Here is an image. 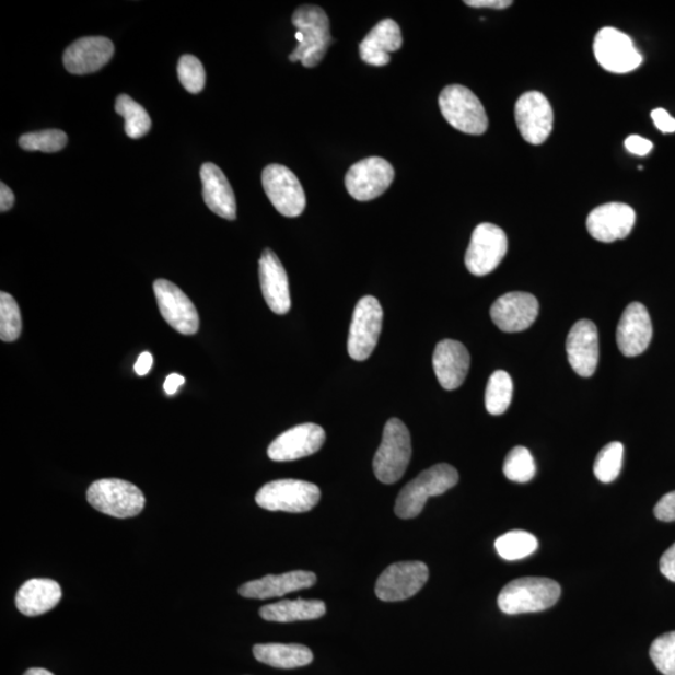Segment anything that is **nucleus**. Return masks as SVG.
Masks as SVG:
<instances>
[{"label": "nucleus", "instance_id": "24", "mask_svg": "<svg viewBox=\"0 0 675 675\" xmlns=\"http://www.w3.org/2000/svg\"><path fill=\"white\" fill-rule=\"evenodd\" d=\"M317 582V575L306 571H294L279 575H266L260 580L245 583L240 589L242 597L251 600H269L311 589Z\"/></svg>", "mask_w": 675, "mask_h": 675}, {"label": "nucleus", "instance_id": "31", "mask_svg": "<svg viewBox=\"0 0 675 675\" xmlns=\"http://www.w3.org/2000/svg\"><path fill=\"white\" fill-rule=\"evenodd\" d=\"M116 112L125 118V130L129 138H142L151 130L152 120L148 112L142 105L131 100L129 95L120 94L118 96Z\"/></svg>", "mask_w": 675, "mask_h": 675}, {"label": "nucleus", "instance_id": "8", "mask_svg": "<svg viewBox=\"0 0 675 675\" xmlns=\"http://www.w3.org/2000/svg\"><path fill=\"white\" fill-rule=\"evenodd\" d=\"M383 327V310L376 298L365 295L356 305L348 338V353L354 361L363 362L379 345Z\"/></svg>", "mask_w": 675, "mask_h": 675}, {"label": "nucleus", "instance_id": "33", "mask_svg": "<svg viewBox=\"0 0 675 675\" xmlns=\"http://www.w3.org/2000/svg\"><path fill=\"white\" fill-rule=\"evenodd\" d=\"M503 473L507 479L515 481V484H528L536 476V462L525 446H515L507 455Z\"/></svg>", "mask_w": 675, "mask_h": 675}, {"label": "nucleus", "instance_id": "14", "mask_svg": "<svg viewBox=\"0 0 675 675\" xmlns=\"http://www.w3.org/2000/svg\"><path fill=\"white\" fill-rule=\"evenodd\" d=\"M163 319L183 336H193L199 329L196 305L170 280L158 279L153 286Z\"/></svg>", "mask_w": 675, "mask_h": 675}, {"label": "nucleus", "instance_id": "36", "mask_svg": "<svg viewBox=\"0 0 675 675\" xmlns=\"http://www.w3.org/2000/svg\"><path fill=\"white\" fill-rule=\"evenodd\" d=\"M22 314L11 294L0 293V339L14 341L21 337Z\"/></svg>", "mask_w": 675, "mask_h": 675}, {"label": "nucleus", "instance_id": "19", "mask_svg": "<svg viewBox=\"0 0 675 675\" xmlns=\"http://www.w3.org/2000/svg\"><path fill=\"white\" fill-rule=\"evenodd\" d=\"M636 212L625 203L603 205L592 210L586 219V230L594 240L613 243L625 240L632 232Z\"/></svg>", "mask_w": 675, "mask_h": 675}, {"label": "nucleus", "instance_id": "28", "mask_svg": "<svg viewBox=\"0 0 675 675\" xmlns=\"http://www.w3.org/2000/svg\"><path fill=\"white\" fill-rule=\"evenodd\" d=\"M253 654L258 662L278 670L301 668L313 662L310 648L301 644H257Z\"/></svg>", "mask_w": 675, "mask_h": 675}, {"label": "nucleus", "instance_id": "43", "mask_svg": "<svg viewBox=\"0 0 675 675\" xmlns=\"http://www.w3.org/2000/svg\"><path fill=\"white\" fill-rule=\"evenodd\" d=\"M464 3L472 8L490 9H505L513 4L512 0H466Z\"/></svg>", "mask_w": 675, "mask_h": 675}, {"label": "nucleus", "instance_id": "21", "mask_svg": "<svg viewBox=\"0 0 675 675\" xmlns=\"http://www.w3.org/2000/svg\"><path fill=\"white\" fill-rule=\"evenodd\" d=\"M259 280L263 296L271 312L284 315L291 311L287 271L274 251L266 249L259 259Z\"/></svg>", "mask_w": 675, "mask_h": 675}, {"label": "nucleus", "instance_id": "37", "mask_svg": "<svg viewBox=\"0 0 675 675\" xmlns=\"http://www.w3.org/2000/svg\"><path fill=\"white\" fill-rule=\"evenodd\" d=\"M178 77L182 85L191 94L203 91L206 85V70L195 56L186 55L179 59Z\"/></svg>", "mask_w": 675, "mask_h": 675}, {"label": "nucleus", "instance_id": "7", "mask_svg": "<svg viewBox=\"0 0 675 675\" xmlns=\"http://www.w3.org/2000/svg\"><path fill=\"white\" fill-rule=\"evenodd\" d=\"M321 501V489L310 481L279 479L263 486L256 496L257 504L270 512L305 513Z\"/></svg>", "mask_w": 675, "mask_h": 675}, {"label": "nucleus", "instance_id": "4", "mask_svg": "<svg viewBox=\"0 0 675 675\" xmlns=\"http://www.w3.org/2000/svg\"><path fill=\"white\" fill-rule=\"evenodd\" d=\"M411 440L408 428L400 419L392 418L384 427L382 443L373 461L376 479L384 485L396 484L409 466Z\"/></svg>", "mask_w": 675, "mask_h": 675}, {"label": "nucleus", "instance_id": "41", "mask_svg": "<svg viewBox=\"0 0 675 675\" xmlns=\"http://www.w3.org/2000/svg\"><path fill=\"white\" fill-rule=\"evenodd\" d=\"M652 119L656 128H659L662 133L670 135L675 131V119L671 116V114L663 109H654L651 114Z\"/></svg>", "mask_w": 675, "mask_h": 675}, {"label": "nucleus", "instance_id": "12", "mask_svg": "<svg viewBox=\"0 0 675 675\" xmlns=\"http://www.w3.org/2000/svg\"><path fill=\"white\" fill-rule=\"evenodd\" d=\"M429 578L426 563L399 562L389 566L375 584V594L383 602H401L414 597L423 589Z\"/></svg>", "mask_w": 675, "mask_h": 675}, {"label": "nucleus", "instance_id": "47", "mask_svg": "<svg viewBox=\"0 0 675 675\" xmlns=\"http://www.w3.org/2000/svg\"><path fill=\"white\" fill-rule=\"evenodd\" d=\"M23 675H55L51 672L43 668H31L26 671Z\"/></svg>", "mask_w": 675, "mask_h": 675}, {"label": "nucleus", "instance_id": "32", "mask_svg": "<svg viewBox=\"0 0 675 675\" xmlns=\"http://www.w3.org/2000/svg\"><path fill=\"white\" fill-rule=\"evenodd\" d=\"M538 548V540L524 531H512L496 540L497 554L505 560L527 558Z\"/></svg>", "mask_w": 675, "mask_h": 675}, {"label": "nucleus", "instance_id": "27", "mask_svg": "<svg viewBox=\"0 0 675 675\" xmlns=\"http://www.w3.org/2000/svg\"><path fill=\"white\" fill-rule=\"evenodd\" d=\"M60 600L61 589L56 581L34 578L18 591L15 604L22 615L37 617L55 608Z\"/></svg>", "mask_w": 675, "mask_h": 675}, {"label": "nucleus", "instance_id": "29", "mask_svg": "<svg viewBox=\"0 0 675 675\" xmlns=\"http://www.w3.org/2000/svg\"><path fill=\"white\" fill-rule=\"evenodd\" d=\"M327 607L318 600L280 601L261 607L259 616L267 621L292 624V621L313 620L326 615Z\"/></svg>", "mask_w": 675, "mask_h": 675}, {"label": "nucleus", "instance_id": "6", "mask_svg": "<svg viewBox=\"0 0 675 675\" xmlns=\"http://www.w3.org/2000/svg\"><path fill=\"white\" fill-rule=\"evenodd\" d=\"M440 108L444 119L463 133L481 136L488 129L484 104L467 86L459 84L445 86L440 95Z\"/></svg>", "mask_w": 675, "mask_h": 675}, {"label": "nucleus", "instance_id": "38", "mask_svg": "<svg viewBox=\"0 0 675 675\" xmlns=\"http://www.w3.org/2000/svg\"><path fill=\"white\" fill-rule=\"evenodd\" d=\"M650 654L656 670L664 675H675V632L656 638Z\"/></svg>", "mask_w": 675, "mask_h": 675}, {"label": "nucleus", "instance_id": "17", "mask_svg": "<svg viewBox=\"0 0 675 675\" xmlns=\"http://www.w3.org/2000/svg\"><path fill=\"white\" fill-rule=\"evenodd\" d=\"M538 313L537 298L524 292L499 296L490 309V317L496 326L505 333H519L531 328Z\"/></svg>", "mask_w": 675, "mask_h": 675}, {"label": "nucleus", "instance_id": "22", "mask_svg": "<svg viewBox=\"0 0 675 675\" xmlns=\"http://www.w3.org/2000/svg\"><path fill=\"white\" fill-rule=\"evenodd\" d=\"M470 365L468 349L458 340L444 339L437 345L433 368L445 391L458 389L466 381Z\"/></svg>", "mask_w": 675, "mask_h": 675}, {"label": "nucleus", "instance_id": "15", "mask_svg": "<svg viewBox=\"0 0 675 675\" xmlns=\"http://www.w3.org/2000/svg\"><path fill=\"white\" fill-rule=\"evenodd\" d=\"M515 120L525 142L539 146L554 129V109L542 93H524L515 104Z\"/></svg>", "mask_w": 675, "mask_h": 675}, {"label": "nucleus", "instance_id": "34", "mask_svg": "<svg viewBox=\"0 0 675 675\" xmlns=\"http://www.w3.org/2000/svg\"><path fill=\"white\" fill-rule=\"evenodd\" d=\"M624 454L625 446L619 442H612L600 452L594 463V475L602 484H612L618 478Z\"/></svg>", "mask_w": 675, "mask_h": 675}, {"label": "nucleus", "instance_id": "3", "mask_svg": "<svg viewBox=\"0 0 675 675\" xmlns=\"http://www.w3.org/2000/svg\"><path fill=\"white\" fill-rule=\"evenodd\" d=\"M560 593V585L550 578H520L507 584L499 593L498 606L511 616L543 612L555 606Z\"/></svg>", "mask_w": 675, "mask_h": 675}, {"label": "nucleus", "instance_id": "2", "mask_svg": "<svg viewBox=\"0 0 675 675\" xmlns=\"http://www.w3.org/2000/svg\"><path fill=\"white\" fill-rule=\"evenodd\" d=\"M459 475L457 469L450 464H437L409 481L401 489L396 502L394 512L401 520L416 519L424 510L429 498L442 496L457 486Z\"/></svg>", "mask_w": 675, "mask_h": 675}, {"label": "nucleus", "instance_id": "35", "mask_svg": "<svg viewBox=\"0 0 675 675\" xmlns=\"http://www.w3.org/2000/svg\"><path fill=\"white\" fill-rule=\"evenodd\" d=\"M67 142L68 137L63 130L47 129L23 135L18 143H20L24 151L56 153L61 151L67 146Z\"/></svg>", "mask_w": 675, "mask_h": 675}, {"label": "nucleus", "instance_id": "20", "mask_svg": "<svg viewBox=\"0 0 675 675\" xmlns=\"http://www.w3.org/2000/svg\"><path fill=\"white\" fill-rule=\"evenodd\" d=\"M653 337L651 315L642 303L629 304L618 324L617 345L621 354L638 357L650 347Z\"/></svg>", "mask_w": 675, "mask_h": 675}, {"label": "nucleus", "instance_id": "13", "mask_svg": "<svg viewBox=\"0 0 675 675\" xmlns=\"http://www.w3.org/2000/svg\"><path fill=\"white\" fill-rule=\"evenodd\" d=\"M393 166L380 156L365 158L350 166L346 175V188L359 201L379 198L394 181Z\"/></svg>", "mask_w": 675, "mask_h": 675}, {"label": "nucleus", "instance_id": "44", "mask_svg": "<svg viewBox=\"0 0 675 675\" xmlns=\"http://www.w3.org/2000/svg\"><path fill=\"white\" fill-rule=\"evenodd\" d=\"M153 357L151 353L144 352L139 356L135 365V371L139 376L147 375L152 370Z\"/></svg>", "mask_w": 675, "mask_h": 675}, {"label": "nucleus", "instance_id": "18", "mask_svg": "<svg viewBox=\"0 0 675 675\" xmlns=\"http://www.w3.org/2000/svg\"><path fill=\"white\" fill-rule=\"evenodd\" d=\"M568 362L573 371L590 379L600 362V337L595 324L589 319L577 322L567 338Z\"/></svg>", "mask_w": 675, "mask_h": 675}, {"label": "nucleus", "instance_id": "1", "mask_svg": "<svg viewBox=\"0 0 675 675\" xmlns=\"http://www.w3.org/2000/svg\"><path fill=\"white\" fill-rule=\"evenodd\" d=\"M298 47L289 56L291 61H302L305 68L317 67L330 46V23L326 12L317 5H302L292 18Z\"/></svg>", "mask_w": 675, "mask_h": 675}, {"label": "nucleus", "instance_id": "26", "mask_svg": "<svg viewBox=\"0 0 675 675\" xmlns=\"http://www.w3.org/2000/svg\"><path fill=\"white\" fill-rule=\"evenodd\" d=\"M200 179L203 183V199L208 208L217 216L234 221L236 200L222 170L213 163H206L201 166Z\"/></svg>", "mask_w": 675, "mask_h": 675}, {"label": "nucleus", "instance_id": "11", "mask_svg": "<svg viewBox=\"0 0 675 675\" xmlns=\"http://www.w3.org/2000/svg\"><path fill=\"white\" fill-rule=\"evenodd\" d=\"M508 240L502 228L490 223L479 224L472 234L466 253V266L473 276L492 274L505 257Z\"/></svg>", "mask_w": 675, "mask_h": 675}, {"label": "nucleus", "instance_id": "30", "mask_svg": "<svg viewBox=\"0 0 675 675\" xmlns=\"http://www.w3.org/2000/svg\"><path fill=\"white\" fill-rule=\"evenodd\" d=\"M513 397V381L504 371H497L487 384L486 408L489 415L502 416L510 408Z\"/></svg>", "mask_w": 675, "mask_h": 675}, {"label": "nucleus", "instance_id": "39", "mask_svg": "<svg viewBox=\"0 0 675 675\" xmlns=\"http://www.w3.org/2000/svg\"><path fill=\"white\" fill-rule=\"evenodd\" d=\"M654 515L662 522H675V490L661 498L654 507Z\"/></svg>", "mask_w": 675, "mask_h": 675}, {"label": "nucleus", "instance_id": "16", "mask_svg": "<svg viewBox=\"0 0 675 675\" xmlns=\"http://www.w3.org/2000/svg\"><path fill=\"white\" fill-rule=\"evenodd\" d=\"M326 432L314 423L288 429L269 445L268 457L275 462H292L319 452L326 442Z\"/></svg>", "mask_w": 675, "mask_h": 675}, {"label": "nucleus", "instance_id": "42", "mask_svg": "<svg viewBox=\"0 0 675 675\" xmlns=\"http://www.w3.org/2000/svg\"><path fill=\"white\" fill-rule=\"evenodd\" d=\"M660 568L662 574L675 583V543L661 558Z\"/></svg>", "mask_w": 675, "mask_h": 675}, {"label": "nucleus", "instance_id": "10", "mask_svg": "<svg viewBox=\"0 0 675 675\" xmlns=\"http://www.w3.org/2000/svg\"><path fill=\"white\" fill-rule=\"evenodd\" d=\"M593 50L600 66L610 73L625 74L641 67L643 57L632 39L612 26L595 35Z\"/></svg>", "mask_w": 675, "mask_h": 675}, {"label": "nucleus", "instance_id": "45", "mask_svg": "<svg viewBox=\"0 0 675 675\" xmlns=\"http://www.w3.org/2000/svg\"><path fill=\"white\" fill-rule=\"evenodd\" d=\"M0 210L2 212H7V210L11 209L14 205V195L11 188L5 186L4 183L0 184Z\"/></svg>", "mask_w": 675, "mask_h": 675}, {"label": "nucleus", "instance_id": "25", "mask_svg": "<svg viewBox=\"0 0 675 675\" xmlns=\"http://www.w3.org/2000/svg\"><path fill=\"white\" fill-rule=\"evenodd\" d=\"M401 44L403 37L398 23L384 20L376 24L359 44V55L366 65L384 67L391 61L389 53L399 50Z\"/></svg>", "mask_w": 675, "mask_h": 675}, {"label": "nucleus", "instance_id": "5", "mask_svg": "<svg viewBox=\"0 0 675 675\" xmlns=\"http://www.w3.org/2000/svg\"><path fill=\"white\" fill-rule=\"evenodd\" d=\"M88 502L94 510L126 520L144 510L146 497L135 485L121 479H101L88 489Z\"/></svg>", "mask_w": 675, "mask_h": 675}, {"label": "nucleus", "instance_id": "40", "mask_svg": "<svg viewBox=\"0 0 675 675\" xmlns=\"http://www.w3.org/2000/svg\"><path fill=\"white\" fill-rule=\"evenodd\" d=\"M629 153L644 156L650 154L653 149V143L641 136H629L625 143Z\"/></svg>", "mask_w": 675, "mask_h": 675}, {"label": "nucleus", "instance_id": "9", "mask_svg": "<svg viewBox=\"0 0 675 675\" xmlns=\"http://www.w3.org/2000/svg\"><path fill=\"white\" fill-rule=\"evenodd\" d=\"M263 188L270 203L288 218L300 217L305 209L306 199L296 175L280 164L266 166L261 174Z\"/></svg>", "mask_w": 675, "mask_h": 675}, {"label": "nucleus", "instance_id": "23", "mask_svg": "<svg viewBox=\"0 0 675 675\" xmlns=\"http://www.w3.org/2000/svg\"><path fill=\"white\" fill-rule=\"evenodd\" d=\"M114 55L110 39L104 37H85L70 44L65 51V67L75 75L98 72Z\"/></svg>", "mask_w": 675, "mask_h": 675}, {"label": "nucleus", "instance_id": "46", "mask_svg": "<svg viewBox=\"0 0 675 675\" xmlns=\"http://www.w3.org/2000/svg\"><path fill=\"white\" fill-rule=\"evenodd\" d=\"M184 383H186L184 376L179 374H170L168 379L165 380L164 391L168 394V396H173V394L177 393Z\"/></svg>", "mask_w": 675, "mask_h": 675}]
</instances>
